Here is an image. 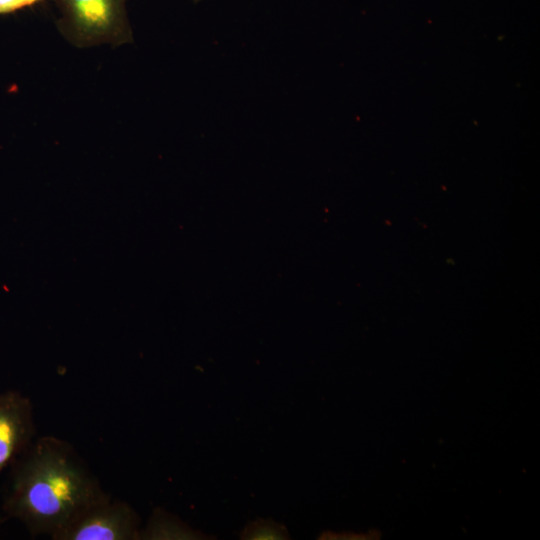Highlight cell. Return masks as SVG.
I'll return each instance as SVG.
<instances>
[{"instance_id": "ba28073f", "label": "cell", "mask_w": 540, "mask_h": 540, "mask_svg": "<svg viewBox=\"0 0 540 540\" xmlns=\"http://www.w3.org/2000/svg\"><path fill=\"white\" fill-rule=\"evenodd\" d=\"M194 2H200V1H203V0H193Z\"/></svg>"}, {"instance_id": "3957f363", "label": "cell", "mask_w": 540, "mask_h": 540, "mask_svg": "<svg viewBox=\"0 0 540 540\" xmlns=\"http://www.w3.org/2000/svg\"><path fill=\"white\" fill-rule=\"evenodd\" d=\"M140 530L135 509L109 496L83 510L55 540H139Z\"/></svg>"}, {"instance_id": "52a82bcc", "label": "cell", "mask_w": 540, "mask_h": 540, "mask_svg": "<svg viewBox=\"0 0 540 540\" xmlns=\"http://www.w3.org/2000/svg\"><path fill=\"white\" fill-rule=\"evenodd\" d=\"M44 0H0V15L13 14L34 7Z\"/></svg>"}, {"instance_id": "6da1fadb", "label": "cell", "mask_w": 540, "mask_h": 540, "mask_svg": "<svg viewBox=\"0 0 540 540\" xmlns=\"http://www.w3.org/2000/svg\"><path fill=\"white\" fill-rule=\"evenodd\" d=\"M109 496L74 447L48 435L35 438L10 464L2 508L32 536L55 540L83 510Z\"/></svg>"}, {"instance_id": "7a4b0ae2", "label": "cell", "mask_w": 540, "mask_h": 540, "mask_svg": "<svg viewBox=\"0 0 540 540\" xmlns=\"http://www.w3.org/2000/svg\"><path fill=\"white\" fill-rule=\"evenodd\" d=\"M61 34L77 47L133 41L126 0H54Z\"/></svg>"}, {"instance_id": "277c9868", "label": "cell", "mask_w": 540, "mask_h": 540, "mask_svg": "<svg viewBox=\"0 0 540 540\" xmlns=\"http://www.w3.org/2000/svg\"><path fill=\"white\" fill-rule=\"evenodd\" d=\"M31 400L19 391L0 393V473L35 440Z\"/></svg>"}, {"instance_id": "8992f818", "label": "cell", "mask_w": 540, "mask_h": 540, "mask_svg": "<svg viewBox=\"0 0 540 540\" xmlns=\"http://www.w3.org/2000/svg\"><path fill=\"white\" fill-rule=\"evenodd\" d=\"M240 538L246 540H283L290 537L284 525L272 519H258L246 525Z\"/></svg>"}, {"instance_id": "5b68a950", "label": "cell", "mask_w": 540, "mask_h": 540, "mask_svg": "<svg viewBox=\"0 0 540 540\" xmlns=\"http://www.w3.org/2000/svg\"><path fill=\"white\" fill-rule=\"evenodd\" d=\"M205 534L188 526L174 514L162 508L152 512L147 524L141 528L139 540L208 539Z\"/></svg>"}]
</instances>
